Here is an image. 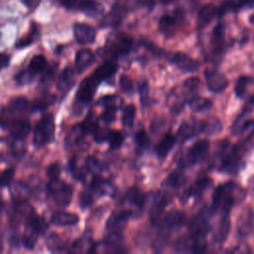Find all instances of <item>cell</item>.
<instances>
[{
  "instance_id": "obj_1",
  "label": "cell",
  "mask_w": 254,
  "mask_h": 254,
  "mask_svg": "<svg viewBox=\"0 0 254 254\" xmlns=\"http://www.w3.org/2000/svg\"><path fill=\"white\" fill-rule=\"evenodd\" d=\"M239 191V187L233 182H227L218 186L213 191L212 206L215 210L220 209L223 212L229 211L234 204Z\"/></svg>"
},
{
  "instance_id": "obj_2",
  "label": "cell",
  "mask_w": 254,
  "mask_h": 254,
  "mask_svg": "<svg viewBox=\"0 0 254 254\" xmlns=\"http://www.w3.org/2000/svg\"><path fill=\"white\" fill-rule=\"evenodd\" d=\"M55 120L53 114L44 115L38 122L34 131V145L43 147L50 144L54 140Z\"/></svg>"
},
{
  "instance_id": "obj_3",
  "label": "cell",
  "mask_w": 254,
  "mask_h": 254,
  "mask_svg": "<svg viewBox=\"0 0 254 254\" xmlns=\"http://www.w3.org/2000/svg\"><path fill=\"white\" fill-rule=\"evenodd\" d=\"M61 6L70 11H79L85 15L97 18L103 15L104 7L96 0H58Z\"/></svg>"
},
{
  "instance_id": "obj_4",
  "label": "cell",
  "mask_w": 254,
  "mask_h": 254,
  "mask_svg": "<svg viewBox=\"0 0 254 254\" xmlns=\"http://www.w3.org/2000/svg\"><path fill=\"white\" fill-rule=\"evenodd\" d=\"M47 190L57 204L61 206H66L69 204L72 197V189L59 178L50 180Z\"/></svg>"
},
{
  "instance_id": "obj_5",
  "label": "cell",
  "mask_w": 254,
  "mask_h": 254,
  "mask_svg": "<svg viewBox=\"0 0 254 254\" xmlns=\"http://www.w3.org/2000/svg\"><path fill=\"white\" fill-rule=\"evenodd\" d=\"M129 10L124 0H118L112 5L109 12L102 18L100 22V26L102 28L116 27L123 21V19L125 18Z\"/></svg>"
},
{
  "instance_id": "obj_6",
  "label": "cell",
  "mask_w": 254,
  "mask_h": 254,
  "mask_svg": "<svg viewBox=\"0 0 254 254\" xmlns=\"http://www.w3.org/2000/svg\"><path fill=\"white\" fill-rule=\"evenodd\" d=\"M2 127L8 129L11 136L16 140H23L29 135L31 131V125L28 120L22 118H14L13 116L4 122Z\"/></svg>"
},
{
  "instance_id": "obj_7",
  "label": "cell",
  "mask_w": 254,
  "mask_h": 254,
  "mask_svg": "<svg viewBox=\"0 0 254 254\" xmlns=\"http://www.w3.org/2000/svg\"><path fill=\"white\" fill-rule=\"evenodd\" d=\"M99 80L92 74L85 77L76 92V99L79 103H88L92 98L99 84Z\"/></svg>"
},
{
  "instance_id": "obj_8",
  "label": "cell",
  "mask_w": 254,
  "mask_h": 254,
  "mask_svg": "<svg viewBox=\"0 0 254 254\" xmlns=\"http://www.w3.org/2000/svg\"><path fill=\"white\" fill-rule=\"evenodd\" d=\"M172 200V195L168 192H160L154 199V202L150 209V219L153 224L159 223L162 219V214L165 210L166 205Z\"/></svg>"
},
{
  "instance_id": "obj_9",
  "label": "cell",
  "mask_w": 254,
  "mask_h": 254,
  "mask_svg": "<svg viewBox=\"0 0 254 254\" xmlns=\"http://www.w3.org/2000/svg\"><path fill=\"white\" fill-rule=\"evenodd\" d=\"M73 35L76 42L80 45H87L94 42L96 30L85 23H76L73 26Z\"/></svg>"
},
{
  "instance_id": "obj_10",
  "label": "cell",
  "mask_w": 254,
  "mask_h": 254,
  "mask_svg": "<svg viewBox=\"0 0 254 254\" xmlns=\"http://www.w3.org/2000/svg\"><path fill=\"white\" fill-rule=\"evenodd\" d=\"M204 75L206 79V85L212 92H221L228 86V79L226 76L217 70H206Z\"/></svg>"
},
{
  "instance_id": "obj_11",
  "label": "cell",
  "mask_w": 254,
  "mask_h": 254,
  "mask_svg": "<svg viewBox=\"0 0 254 254\" xmlns=\"http://www.w3.org/2000/svg\"><path fill=\"white\" fill-rule=\"evenodd\" d=\"M171 62L183 71L193 72L199 67V63L185 53H175L171 57Z\"/></svg>"
},
{
  "instance_id": "obj_12",
  "label": "cell",
  "mask_w": 254,
  "mask_h": 254,
  "mask_svg": "<svg viewBox=\"0 0 254 254\" xmlns=\"http://www.w3.org/2000/svg\"><path fill=\"white\" fill-rule=\"evenodd\" d=\"M208 150H209L208 140L202 139V140L196 141L189 151V154L187 156L188 159H186L187 165L201 161L208 153Z\"/></svg>"
},
{
  "instance_id": "obj_13",
  "label": "cell",
  "mask_w": 254,
  "mask_h": 254,
  "mask_svg": "<svg viewBox=\"0 0 254 254\" xmlns=\"http://www.w3.org/2000/svg\"><path fill=\"white\" fill-rule=\"evenodd\" d=\"M181 22L182 18L179 13H176V15H163L159 20V30L165 36H172L178 30Z\"/></svg>"
},
{
  "instance_id": "obj_14",
  "label": "cell",
  "mask_w": 254,
  "mask_h": 254,
  "mask_svg": "<svg viewBox=\"0 0 254 254\" xmlns=\"http://www.w3.org/2000/svg\"><path fill=\"white\" fill-rule=\"evenodd\" d=\"M218 16H220V11L218 7L209 3L205 4L198 11L197 25L199 28H203Z\"/></svg>"
},
{
  "instance_id": "obj_15",
  "label": "cell",
  "mask_w": 254,
  "mask_h": 254,
  "mask_svg": "<svg viewBox=\"0 0 254 254\" xmlns=\"http://www.w3.org/2000/svg\"><path fill=\"white\" fill-rule=\"evenodd\" d=\"M189 230L190 232L191 237L203 238L208 230L206 217H204L202 214L192 217L189 223Z\"/></svg>"
},
{
  "instance_id": "obj_16",
  "label": "cell",
  "mask_w": 254,
  "mask_h": 254,
  "mask_svg": "<svg viewBox=\"0 0 254 254\" xmlns=\"http://www.w3.org/2000/svg\"><path fill=\"white\" fill-rule=\"evenodd\" d=\"M133 41L126 35H119L116 37L110 47V51L115 56H124L128 54L132 49Z\"/></svg>"
},
{
  "instance_id": "obj_17",
  "label": "cell",
  "mask_w": 254,
  "mask_h": 254,
  "mask_svg": "<svg viewBox=\"0 0 254 254\" xmlns=\"http://www.w3.org/2000/svg\"><path fill=\"white\" fill-rule=\"evenodd\" d=\"M79 220V217L72 212L64 210L55 211L51 217V221L58 226H70L75 225Z\"/></svg>"
},
{
  "instance_id": "obj_18",
  "label": "cell",
  "mask_w": 254,
  "mask_h": 254,
  "mask_svg": "<svg viewBox=\"0 0 254 254\" xmlns=\"http://www.w3.org/2000/svg\"><path fill=\"white\" fill-rule=\"evenodd\" d=\"M95 61L94 54L87 49H81L75 55V67L78 72L84 71Z\"/></svg>"
},
{
  "instance_id": "obj_19",
  "label": "cell",
  "mask_w": 254,
  "mask_h": 254,
  "mask_svg": "<svg viewBox=\"0 0 254 254\" xmlns=\"http://www.w3.org/2000/svg\"><path fill=\"white\" fill-rule=\"evenodd\" d=\"M130 216H131V212L128 210H124V211H120L112 214L107 221V228L111 232H119L125 226Z\"/></svg>"
},
{
  "instance_id": "obj_20",
  "label": "cell",
  "mask_w": 254,
  "mask_h": 254,
  "mask_svg": "<svg viewBox=\"0 0 254 254\" xmlns=\"http://www.w3.org/2000/svg\"><path fill=\"white\" fill-rule=\"evenodd\" d=\"M74 83V71L72 67L66 66L64 68V70L61 72L58 82H57V87L60 91L66 92L67 90L70 89V87Z\"/></svg>"
},
{
  "instance_id": "obj_21",
  "label": "cell",
  "mask_w": 254,
  "mask_h": 254,
  "mask_svg": "<svg viewBox=\"0 0 254 254\" xmlns=\"http://www.w3.org/2000/svg\"><path fill=\"white\" fill-rule=\"evenodd\" d=\"M186 214L184 211L181 210H172L168 212L164 218V222L168 228L175 229L182 227L186 222Z\"/></svg>"
},
{
  "instance_id": "obj_22",
  "label": "cell",
  "mask_w": 254,
  "mask_h": 254,
  "mask_svg": "<svg viewBox=\"0 0 254 254\" xmlns=\"http://www.w3.org/2000/svg\"><path fill=\"white\" fill-rule=\"evenodd\" d=\"M117 69H118V64H117L115 62H113V61H107V62L103 63L101 65H99V66L95 69L93 75H94L99 81H101V80H104V79H106V78L111 77L113 74H115V72L117 71Z\"/></svg>"
},
{
  "instance_id": "obj_23",
  "label": "cell",
  "mask_w": 254,
  "mask_h": 254,
  "mask_svg": "<svg viewBox=\"0 0 254 254\" xmlns=\"http://www.w3.org/2000/svg\"><path fill=\"white\" fill-rule=\"evenodd\" d=\"M176 143V138L172 133H167L156 146V153L159 158L164 159L173 149Z\"/></svg>"
},
{
  "instance_id": "obj_24",
  "label": "cell",
  "mask_w": 254,
  "mask_h": 254,
  "mask_svg": "<svg viewBox=\"0 0 254 254\" xmlns=\"http://www.w3.org/2000/svg\"><path fill=\"white\" fill-rule=\"evenodd\" d=\"M6 110L13 115L24 114L30 111V102L25 97H16L10 101Z\"/></svg>"
},
{
  "instance_id": "obj_25",
  "label": "cell",
  "mask_w": 254,
  "mask_h": 254,
  "mask_svg": "<svg viewBox=\"0 0 254 254\" xmlns=\"http://www.w3.org/2000/svg\"><path fill=\"white\" fill-rule=\"evenodd\" d=\"M211 45L214 50V52L219 53L223 49L224 45V25L223 23H218L213 31H212V37H211Z\"/></svg>"
},
{
  "instance_id": "obj_26",
  "label": "cell",
  "mask_w": 254,
  "mask_h": 254,
  "mask_svg": "<svg viewBox=\"0 0 254 254\" xmlns=\"http://www.w3.org/2000/svg\"><path fill=\"white\" fill-rule=\"evenodd\" d=\"M84 134L85 132L81 124L74 125L64 140V148L68 150L71 147H73L75 144H77L80 141V139L83 137Z\"/></svg>"
},
{
  "instance_id": "obj_27",
  "label": "cell",
  "mask_w": 254,
  "mask_h": 254,
  "mask_svg": "<svg viewBox=\"0 0 254 254\" xmlns=\"http://www.w3.org/2000/svg\"><path fill=\"white\" fill-rule=\"evenodd\" d=\"M230 230V219H229V214L228 211H224L222 217L220 218L218 227H217V232H216V239L219 242H223L226 240L228 233Z\"/></svg>"
},
{
  "instance_id": "obj_28",
  "label": "cell",
  "mask_w": 254,
  "mask_h": 254,
  "mask_svg": "<svg viewBox=\"0 0 254 254\" xmlns=\"http://www.w3.org/2000/svg\"><path fill=\"white\" fill-rule=\"evenodd\" d=\"M186 182L187 178L183 173L179 171H174L167 177V179L164 182V186L173 189H179L183 187L186 184Z\"/></svg>"
},
{
  "instance_id": "obj_29",
  "label": "cell",
  "mask_w": 254,
  "mask_h": 254,
  "mask_svg": "<svg viewBox=\"0 0 254 254\" xmlns=\"http://www.w3.org/2000/svg\"><path fill=\"white\" fill-rule=\"evenodd\" d=\"M126 199H127V201H129L131 204L135 205L136 207L142 208L145 204L146 196L139 189L133 188L127 191Z\"/></svg>"
},
{
  "instance_id": "obj_30",
  "label": "cell",
  "mask_w": 254,
  "mask_h": 254,
  "mask_svg": "<svg viewBox=\"0 0 254 254\" xmlns=\"http://www.w3.org/2000/svg\"><path fill=\"white\" fill-rule=\"evenodd\" d=\"M55 100H56V97L52 94L42 96L30 103V112H37L40 110H44L50 105H52L55 102Z\"/></svg>"
},
{
  "instance_id": "obj_31",
  "label": "cell",
  "mask_w": 254,
  "mask_h": 254,
  "mask_svg": "<svg viewBox=\"0 0 254 254\" xmlns=\"http://www.w3.org/2000/svg\"><path fill=\"white\" fill-rule=\"evenodd\" d=\"M37 75V71H35L33 68L30 66L20 70L16 75H15V81L18 85H27L34 81L35 77Z\"/></svg>"
},
{
  "instance_id": "obj_32",
  "label": "cell",
  "mask_w": 254,
  "mask_h": 254,
  "mask_svg": "<svg viewBox=\"0 0 254 254\" xmlns=\"http://www.w3.org/2000/svg\"><path fill=\"white\" fill-rule=\"evenodd\" d=\"M189 105L193 112H201L209 109L212 106V102L208 98L196 96L190 100Z\"/></svg>"
},
{
  "instance_id": "obj_33",
  "label": "cell",
  "mask_w": 254,
  "mask_h": 254,
  "mask_svg": "<svg viewBox=\"0 0 254 254\" xmlns=\"http://www.w3.org/2000/svg\"><path fill=\"white\" fill-rule=\"evenodd\" d=\"M199 126H194L190 124V123H183L180 127H179V130L177 132V138L179 139L180 142H185L187 140H189L190 138H191L195 132H196V129L198 128Z\"/></svg>"
},
{
  "instance_id": "obj_34",
  "label": "cell",
  "mask_w": 254,
  "mask_h": 254,
  "mask_svg": "<svg viewBox=\"0 0 254 254\" xmlns=\"http://www.w3.org/2000/svg\"><path fill=\"white\" fill-rule=\"evenodd\" d=\"M57 68L58 65L57 64H52V65H47L43 70L42 76H41V80H40V84L41 86L47 87L49 86L55 78V75L57 73Z\"/></svg>"
},
{
  "instance_id": "obj_35",
  "label": "cell",
  "mask_w": 254,
  "mask_h": 254,
  "mask_svg": "<svg viewBox=\"0 0 254 254\" xmlns=\"http://www.w3.org/2000/svg\"><path fill=\"white\" fill-rule=\"evenodd\" d=\"M47 245L52 252H62L65 247V243L57 233H52L49 235L47 239Z\"/></svg>"
},
{
  "instance_id": "obj_36",
  "label": "cell",
  "mask_w": 254,
  "mask_h": 254,
  "mask_svg": "<svg viewBox=\"0 0 254 254\" xmlns=\"http://www.w3.org/2000/svg\"><path fill=\"white\" fill-rule=\"evenodd\" d=\"M221 130H222V124L219 119H212L208 122H204L200 124V131L208 135L219 133Z\"/></svg>"
},
{
  "instance_id": "obj_37",
  "label": "cell",
  "mask_w": 254,
  "mask_h": 254,
  "mask_svg": "<svg viewBox=\"0 0 254 254\" xmlns=\"http://www.w3.org/2000/svg\"><path fill=\"white\" fill-rule=\"evenodd\" d=\"M135 115H136V107L133 104H129L127 105L122 113V124L127 127L130 128L132 127L133 123H134V119H135Z\"/></svg>"
},
{
  "instance_id": "obj_38",
  "label": "cell",
  "mask_w": 254,
  "mask_h": 254,
  "mask_svg": "<svg viewBox=\"0 0 254 254\" xmlns=\"http://www.w3.org/2000/svg\"><path fill=\"white\" fill-rule=\"evenodd\" d=\"M128 10L133 11L140 8L152 9L155 6V0H124Z\"/></svg>"
},
{
  "instance_id": "obj_39",
  "label": "cell",
  "mask_w": 254,
  "mask_h": 254,
  "mask_svg": "<svg viewBox=\"0 0 254 254\" xmlns=\"http://www.w3.org/2000/svg\"><path fill=\"white\" fill-rule=\"evenodd\" d=\"M83 130L86 133H94V131L98 128V118L94 113H89L84 121L81 123Z\"/></svg>"
},
{
  "instance_id": "obj_40",
  "label": "cell",
  "mask_w": 254,
  "mask_h": 254,
  "mask_svg": "<svg viewBox=\"0 0 254 254\" xmlns=\"http://www.w3.org/2000/svg\"><path fill=\"white\" fill-rule=\"evenodd\" d=\"M250 83V78L246 75H243V76H240L236 83H235V87H234V93L237 97H242L244 96L245 92H246V89H247V86L248 84Z\"/></svg>"
},
{
  "instance_id": "obj_41",
  "label": "cell",
  "mask_w": 254,
  "mask_h": 254,
  "mask_svg": "<svg viewBox=\"0 0 254 254\" xmlns=\"http://www.w3.org/2000/svg\"><path fill=\"white\" fill-rule=\"evenodd\" d=\"M29 193H30V190L25 185L17 184V185L13 186L12 194H13L15 199H18V200L22 201L29 195Z\"/></svg>"
},
{
  "instance_id": "obj_42",
  "label": "cell",
  "mask_w": 254,
  "mask_h": 254,
  "mask_svg": "<svg viewBox=\"0 0 254 254\" xmlns=\"http://www.w3.org/2000/svg\"><path fill=\"white\" fill-rule=\"evenodd\" d=\"M107 140L109 142L110 147L113 148V149H116V148H119L122 145L124 137H123L121 132H119L117 130H111V131H109Z\"/></svg>"
},
{
  "instance_id": "obj_43",
  "label": "cell",
  "mask_w": 254,
  "mask_h": 254,
  "mask_svg": "<svg viewBox=\"0 0 254 254\" xmlns=\"http://www.w3.org/2000/svg\"><path fill=\"white\" fill-rule=\"evenodd\" d=\"M47 65H48V63L46 58L42 55H37L31 60L29 66L33 68L35 71L39 72V71H42Z\"/></svg>"
},
{
  "instance_id": "obj_44",
  "label": "cell",
  "mask_w": 254,
  "mask_h": 254,
  "mask_svg": "<svg viewBox=\"0 0 254 254\" xmlns=\"http://www.w3.org/2000/svg\"><path fill=\"white\" fill-rule=\"evenodd\" d=\"M116 113H117V107L115 105L105 106V109L101 114V120L107 124L111 123L115 120Z\"/></svg>"
},
{
  "instance_id": "obj_45",
  "label": "cell",
  "mask_w": 254,
  "mask_h": 254,
  "mask_svg": "<svg viewBox=\"0 0 254 254\" xmlns=\"http://www.w3.org/2000/svg\"><path fill=\"white\" fill-rule=\"evenodd\" d=\"M31 32H32V33H31L28 37L19 40V41L16 43L15 47L18 48V49H22V48H25V47H28L29 45H31V44L35 41V39L38 37V35H39V34H38L37 27H33V30H32Z\"/></svg>"
},
{
  "instance_id": "obj_46",
  "label": "cell",
  "mask_w": 254,
  "mask_h": 254,
  "mask_svg": "<svg viewBox=\"0 0 254 254\" xmlns=\"http://www.w3.org/2000/svg\"><path fill=\"white\" fill-rule=\"evenodd\" d=\"M119 85L121 87V90L126 93V94H132L134 92V86H133V82L130 79V77H128L125 74H122L120 76L119 79Z\"/></svg>"
},
{
  "instance_id": "obj_47",
  "label": "cell",
  "mask_w": 254,
  "mask_h": 254,
  "mask_svg": "<svg viewBox=\"0 0 254 254\" xmlns=\"http://www.w3.org/2000/svg\"><path fill=\"white\" fill-rule=\"evenodd\" d=\"M93 202V196L91 191L89 190H83L80 192L78 196V203L81 208H87L89 207Z\"/></svg>"
},
{
  "instance_id": "obj_48",
  "label": "cell",
  "mask_w": 254,
  "mask_h": 254,
  "mask_svg": "<svg viewBox=\"0 0 254 254\" xmlns=\"http://www.w3.org/2000/svg\"><path fill=\"white\" fill-rule=\"evenodd\" d=\"M14 174H15L14 168H10L2 172L0 174V187H8L14 178Z\"/></svg>"
},
{
  "instance_id": "obj_49",
  "label": "cell",
  "mask_w": 254,
  "mask_h": 254,
  "mask_svg": "<svg viewBox=\"0 0 254 254\" xmlns=\"http://www.w3.org/2000/svg\"><path fill=\"white\" fill-rule=\"evenodd\" d=\"M210 185H211V182H210L209 179H207V178H200V179H198L194 183L193 187L190 190H191L192 193H196V192H199L201 190H206Z\"/></svg>"
},
{
  "instance_id": "obj_50",
  "label": "cell",
  "mask_w": 254,
  "mask_h": 254,
  "mask_svg": "<svg viewBox=\"0 0 254 254\" xmlns=\"http://www.w3.org/2000/svg\"><path fill=\"white\" fill-rule=\"evenodd\" d=\"M140 99L143 105H146L149 102V86L147 81H142L139 85Z\"/></svg>"
},
{
  "instance_id": "obj_51",
  "label": "cell",
  "mask_w": 254,
  "mask_h": 254,
  "mask_svg": "<svg viewBox=\"0 0 254 254\" xmlns=\"http://www.w3.org/2000/svg\"><path fill=\"white\" fill-rule=\"evenodd\" d=\"M135 140H136V143L139 147L141 148H145L149 145V137L147 135V133L145 132V130H140L136 133V136H135Z\"/></svg>"
},
{
  "instance_id": "obj_52",
  "label": "cell",
  "mask_w": 254,
  "mask_h": 254,
  "mask_svg": "<svg viewBox=\"0 0 254 254\" xmlns=\"http://www.w3.org/2000/svg\"><path fill=\"white\" fill-rule=\"evenodd\" d=\"M200 85V80L198 77H190L184 82V86L190 91H196Z\"/></svg>"
},
{
  "instance_id": "obj_53",
  "label": "cell",
  "mask_w": 254,
  "mask_h": 254,
  "mask_svg": "<svg viewBox=\"0 0 254 254\" xmlns=\"http://www.w3.org/2000/svg\"><path fill=\"white\" fill-rule=\"evenodd\" d=\"M61 173V167L59 165V163H54L52 165H50L47 169V174L48 177L50 178V180H54V179H58Z\"/></svg>"
},
{
  "instance_id": "obj_54",
  "label": "cell",
  "mask_w": 254,
  "mask_h": 254,
  "mask_svg": "<svg viewBox=\"0 0 254 254\" xmlns=\"http://www.w3.org/2000/svg\"><path fill=\"white\" fill-rule=\"evenodd\" d=\"M109 131L107 128H97L95 131H94V140L98 143L100 142H103L105 140H107L108 138V134H109Z\"/></svg>"
},
{
  "instance_id": "obj_55",
  "label": "cell",
  "mask_w": 254,
  "mask_h": 254,
  "mask_svg": "<svg viewBox=\"0 0 254 254\" xmlns=\"http://www.w3.org/2000/svg\"><path fill=\"white\" fill-rule=\"evenodd\" d=\"M115 101H116V96H114V95H106V96L102 97L98 101V104L99 105H103V106H109V105H114Z\"/></svg>"
},
{
  "instance_id": "obj_56",
  "label": "cell",
  "mask_w": 254,
  "mask_h": 254,
  "mask_svg": "<svg viewBox=\"0 0 254 254\" xmlns=\"http://www.w3.org/2000/svg\"><path fill=\"white\" fill-rule=\"evenodd\" d=\"M86 168L90 171V172H95L99 169V166H98V162L92 158V157H88L86 159Z\"/></svg>"
},
{
  "instance_id": "obj_57",
  "label": "cell",
  "mask_w": 254,
  "mask_h": 254,
  "mask_svg": "<svg viewBox=\"0 0 254 254\" xmlns=\"http://www.w3.org/2000/svg\"><path fill=\"white\" fill-rule=\"evenodd\" d=\"M9 63H10V58L9 56L5 55V54H0V71L7 67L9 65Z\"/></svg>"
},
{
  "instance_id": "obj_58",
  "label": "cell",
  "mask_w": 254,
  "mask_h": 254,
  "mask_svg": "<svg viewBox=\"0 0 254 254\" xmlns=\"http://www.w3.org/2000/svg\"><path fill=\"white\" fill-rule=\"evenodd\" d=\"M21 1L29 8H35L40 2V0H21Z\"/></svg>"
},
{
  "instance_id": "obj_59",
  "label": "cell",
  "mask_w": 254,
  "mask_h": 254,
  "mask_svg": "<svg viewBox=\"0 0 254 254\" xmlns=\"http://www.w3.org/2000/svg\"><path fill=\"white\" fill-rule=\"evenodd\" d=\"M162 4H164V5H168V4H170V3H172L174 0H159Z\"/></svg>"
}]
</instances>
